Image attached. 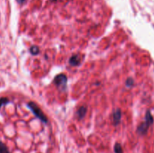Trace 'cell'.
<instances>
[{"label":"cell","instance_id":"obj_1","mask_svg":"<svg viewBox=\"0 0 154 153\" xmlns=\"http://www.w3.org/2000/svg\"><path fill=\"white\" fill-rule=\"evenodd\" d=\"M153 122V118L150 113V111H147V114H146V117H145V122L142 123L141 125H140L138 128V132L140 134H145L148 130V128L150 127V125Z\"/></svg>","mask_w":154,"mask_h":153},{"label":"cell","instance_id":"obj_2","mask_svg":"<svg viewBox=\"0 0 154 153\" xmlns=\"http://www.w3.org/2000/svg\"><path fill=\"white\" fill-rule=\"evenodd\" d=\"M28 107H30V109L33 112V113L42 122H47V116L44 114V113L42 112V110L39 108V107L34 102H30L28 104Z\"/></svg>","mask_w":154,"mask_h":153},{"label":"cell","instance_id":"obj_3","mask_svg":"<svg viewBox=\"0 0 154 153\" xmlns=\"http://www.w3.org/2000/svg\"><path fill=\"white\" fill-rule=\"evenodd\" d=\"M54 83L57 85V86L59 89H60L61 90H65L66 87V83H67L66 76L62 74L57 75L54 80Z\"/></svg>","mask_w":154,"mask_h":153},{"label":"cell","instance_id":"obj_4","mask_svg":"<svg viewBox=\"0 0 154 153\" xmlns=\"http://www.w3.org/2000/svg\"><path fill=\"white\" fill-rule=\"evenodd\" d=\"M81 59L79 55H74L71 56V59H69V63L71 65L76 66V65H78L81 63Z\"/></svg>","mask_w":154,"mask_h":153},{"label":"cell","instance_id":"obj_5","mask_svg":"<svg viewBox=\"0 0 154 153\" xmlns=\"http://www.w3.org/2000/svg\"><path fill=\"white\" fill-rule=\"evenodd\" d=\"M113 119H114V122L115 125H117L120 123V119H121V112L119 109H117V110H115L114 112Z\"/></svg>","mask_w":154,"mask_h":153},{"label":"cell","instance_id":"obj_6","mask_svg":"<svg viewBox=\"0 0 154 153\" xmlns=\"http://www.w3.org/2000/svg\"><path fill=\"white\" fill-rule=\"evenodd\" d=\"M86 113H87V107H81V108H79L78 112H77V115H78V118L80 119H83Z\"/></svg>","mask_w":154,"mask_h":153},{"label":"cell","instance_id":"obj_7","mask_svg":"<svg viewBox=\"0 0 154 153\" xmlns=\"http://www.w3.org/2000/svg\"><path fill=\"white\" fill-rule=\"evenodd\" d=\"M0 153H10L6 146L2 142H0Z\"/></svg>","mask_w":154,"mask_h":153},{"label":"cell","instance_id":"obj_8","mask_svg":"<svg viewBox=\"0 0 154 153\" xmlns=\"http://www.w3.org/2000/svg\"><path fill=\"white\" fill-rule=\"evenodd\" d=\"M114 152H115V153H123V149H122V146L120 144H119V143L115 144Z\"/></svg>","mask_w":154,"mask_h":153},{"label":"cell","instance_id":"obj_9","mask_svg":"<svg viewBox=\"0 0 154 153\" xmlns=\"http://www.w3.org/2000/svg\"><path fill=\"white\" fill-rule=\"evenodd\" d=\"M30 52L32 55H37L38 53H39V49L38 47H35V46H32L31 48H30Z\"/></svg>","mask_w":154,"mask_h":153},{"label":"cell","instance_id":"obj_10","mask_svg":"<svg viewBox=\"0 0 154 153\" xmlns=\"http://www.w3.org/2000/svg\"><path fill=\"white\" fill-rule=\"evenodd\" d=\"M8 102H9V101L7 98H0V108H1L2 106L8 104Z\"/></svg>","mask_w":154,"mask_h":153},{"label":"cell","instance_id":"obj_11","mask_svg":"<svg viewBox=\"0 0 154 153\" xmlns=\"http://www.w3.org/2000/svg\"><path fill=\"white\" fill-rule=\"evenodd\" d=\"M133 83H134V81H133V80H132V78L127 79V80H126V82H125V84H126V86H127L128 87L132 86L133 85Z\"/></svg>","mask_w":154,"mask_h":153},{"label":"cell","instance_id":"obj_12","mask_svg":"<svg viewBox=\"0 0 154 153\" xmlns=\"http://www.w3.org/2000/svg\"><path fill=\"white\" fill-rule=\"evenodd\" d=\"M17 1L20 3V4H22L25 2V0H17Z\"/></svg>","mask_w":154,"mask_h":153}]
</instances>
